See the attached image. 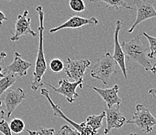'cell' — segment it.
<instances>
[{
  "mask_svg": "<svg viewBox=\"0 0 156 135\" xmlns=\"http://www.w3.org/2000/svg\"><path fill=\"white\" fill-rule=\"evenodd\" d=\"M37 12L39 16L40 26L38 27V34H39V44H38L37 55L35 69L34 71V79L31 82V89L37 91L40 87L44 86L43 79L44 75L47 71V63L45 60L44 52V12L41 5L37 7Z\"/></svg>",
  "mask_w": 156,
  "mask_h": 135,
  "instance_id": "1",
  "label": "cell"
},
{
  "mask_svg": "<svg viewBox=\"0 0 156 135\" xmlns=\"http://www.w3.org/2000/svg\"><path fill=\"white\" fill-rule=\"evenodd\" d=\"M124 55L130 61L136 62L141 65L146 72H151L156 74V63L152 65L147 58V48L143 44L141 40V35L127 41H124L121 44Z\"/></svg>",
  "mask_w": 156,
  "mask_h": 135,
  "instance_id": "2",
  "label": "cell"
},
{
  "mask_svg": "<svg viewBox=\"0 0 156 135\" xmlns=\"http://www.w3.org/2000/svg\"><path fill=\"white\" fill-rule=\"evenodd\" d=\"M117 65L113 55L107 52L96 59L91 69L90 75L93 79L100 81L103 85L106 86L112 75L117 73Z\"/></svg>",
  "mask_w": 156,
  "mask_h": 135,
  "instance_id": "3",
  "label": "cell"
},
{
  "mask_svg": "<svg viewBox=\"0 0 156 135\" xmlns=\"http://www.w3.org/2000/svg\"><path fill=\"white\" fill-rule=\"evenodd\" d=\"M126 123L135 125L139 130L144 133H151L153 130V127L156 126V118L144 105L137 104L132 119L127 120Z\"/></svg>",
  "mask_w": 156,
  "mask_h": 135,
  "instance_id": "4",
  "label": "cell"
},
{
  "mask_svg": "<svg viewBox=\"0 0 156 135\" xmlns=\"http://www.w3.org/2000/svg\"><path fill=\"white\" fill-rule=\"evenodd\" d=\"M49 93H50V92H49V91H48V89H41V96H44V97L48 99V101L49 102V103H50L51 106L52 110H53L54 116L62 118V119L65 120V121L67 122V123H69L71 126H73L74 128H75V130H77L81 135H99L98 131L93 130L91 127H89V126H87L85 122L81 123L80 124H78L76 122H74L73 120L69 119V118L62 111V109H61L59 105L55 104L53 101H52L51 98L50 97V94H49Z\"/></svg>",
  "mask_w": 156,
  "mask_h": 135,
  "instance_id": "5",
  "label": "cell"
},
{
  "mask_svg": "<svg viewBox=\"0 0 156 135\" xmlns=\"http://www.w3.org/2000/svg\"><path fill=\"white\" fill-rule=\"evenodd\" d=\"M83 82H84V79L72 82H69L66 79H62L58 82L59 87L55 88L53 86H51V84L47 83L46 82H44L43 81L44 85H47V86H49L55 92H57V93H58V94H61L65 96L66 100L69 103H72L76 101V98L79 96V94L76 92V89L79 86L82 89L83 87Z\"/></svg>",
  "mask_w": 156,
  "mask_h": 135,
  "instance_id": "6",
  "label": "cell"
},
{
  "mask_svg": "<svg viewBox=\"0 0 156 135\" xmlns=\"http://www.w3.org/2000/svg\"><path fill=\"white\" fill-rule=\"evenodd\" d=\"M137 9V17L133 25L128 30V34H131L136 27L141 23L156 17V10L153 6L152 0H133Z\"/></svg>",
  "mask_w": 156,
  "mask_h": 135,
  "instance_id": "7",
  "label": "cell"
},
{
  "mask_svg": "<svg viewBox=\"0 0 156 135\" xmlns=\"http://www.w3.org/2000/svg\"><path fill=\"white\" fill-rule=\"evenodd\" d=\"M26 93L21 88L7 89L0 97V101L3 102L6 108V116L9 118L13 113L16 108L23 101L26 99Z\"/></svg>",
  "mask_w": 156,
  "mask_h": 135,
  "instance_id": "8",
  "label": "cell"
},
{
  "mask_svg": "<svg viewBox=\"0 0 156 135\" xmlns=\"http://www.w3.org/2000/svg\"><path fill=\"white\" fill-rule=\"evenodd\" d=\"M90 65H91V62L88 59L72 60L71 58H69L65 62L64 72L68 77L74 79L75 82H77V81L83 79L85 72Z\"/></svg>",
  "mask_w": 156,
  "mask_h": 135,
  "instance_id": "9",
  "label": "cell"
},
{
  "mask_svg": "<svg viewBox=\"0 0 156 135\" xmlns=\"http://www.w3.org/2000/svg\"><path fill=\"white\" fill-rule=\"evenodd\" d=\"M28 10H25L23 14H20L15 23V33L10 37L11 41H19L21 37L31 36L36 37L37 34L31 29L30 18L28 17Z\"/></svg>",
  "mask_w": 156,
  "mask_h": 135,
  "instance_id": "10",
  "label": "cell"
},
{
  "mask_svg": "<svg viewBox=\"0 0 156 135\" xmlns=\"http://www.w3.org/2000/svg\"><path fill=\"white\" fill-rule=\"evenodd\" d=\"M104 112L106 120V126L103 131L104 134H108L112 129L120 128L126 123L127 120L120 111V106H114L110 109L106 107Z\"/></svg>",
  "mask_w": 156,
  "mask_h": 135,
  "instance_id": "11",
  "label": "cell"
},
{
  "mask_svg": "<svg viewBox=\"0 0 156 135\" xmlns=\"http://www.w3.org/2000/svg\"><path fill=\"white\" fill-rule=\"evenodd\" d=\"M123 23L120 20L116 21V27L114 30V51H113V58L114 61L117 62V65L120 67V70L122 71V73L124 75V77L126 79H127V67H126L125 62V55H124L123 49L121 48L120 42H119V33L121 30L122 26H123Z\"/></svg>",
  "mask_w": 156,
  "mask_h": 135,
  "instance_id": "12",
  "label": "cell"
},
{
  "mask_svg": "<svg viewBox=\"0 0 156 135\" xmlns=\"http://www.w3.org/2000/svg\"><path fill=\"white\" fill-rule=\"evenodd\" d=\"M97 24H99V21L96 17H91L88 19V18L78 16H74L69 18L61 26L51 29L49 33L55 34L63 29H78L84 26H96Z\"/></svg>",
  "mask_w": 156,
  "mask_h": 135,
  "instance_id": "13",
  "label": "cell"
},
{
  "mask_svg": "<svg viewBox=\"0 0 156 135\" xmlns=\"http://www.w3.org/2000/svg\"><path fill=\"white\" fill-rule=\"evenodd\" d=\"M32 66V63L23 59L19 52H15L13 62L4 69V74H12L16 76L22 78L27 75L28 69Z\"/></svg>",
  "mask_w": 156,
  "mask_h": 135,
  "instance_id": "14",
  "label": "cell"
},
{
  "mask_svg": "<svg viewBox=\"0 0 156 135\" xmlns=\"http://www.w3.org/2000/svg\"><path fill=\"white\" fill-rule=\"evenodd\" d=\"M92 89L100 95L109 109L114 106H120L121 104L122 100L118 96V92L120 89V86L118 85H114L113 87L110 89H100L95 86L92 87Z\"/></svg>",
  "mask_w": 156,
  "mask_h": 135,
  "instance_id": "15",
  "label": "cell"
},
{
  "mask_svg": "<svg viewBox=\"0 0 156 135\" xmlns=\"http://www.w3.org/2000/svg\"><path fill=\"white\" fill-rule=\"evenodd\" d=\"M106 116L105 112H102L99 115H90L88 116L86 120V124L91 127L95 131H98L99 129L101 128L102 124H103V119Z\"/></svg>",
  "mask_w": 156,
  "mask_h": 135,
  "instance_id": "16",
  "label": "cell"
},
{
  "mask_svg": "<svg viewBox=\"0 0 156 135\" xmlns=\"http://www.w3.org/2000/svg\"><path fill=\"white\" fill-rule=\"evenodd\" d=\"M91 2H105L106 4L107 8L110 9H118L120 8H124V9L133 10V8L130 5H127L124 0H90Z\"/></svg>",
  "mask_w": 156,
  "mask_h": 135,
  "instance_id": "17",
  "label": "cell"
},
{
  "mask_svg": "<svg viewBox=\"0 0 156 135\" xmlns=\"http://www.w3.org/2000/svg\"><path fill=\"white\" fill-rule=\"evenodd\" d=\"M16 81V76L12 74H6L5 77L0 79V97L4 92L13 86Z\"/></svg>",
  "mask_w": 156,
  "mask_h": 135,
  "instance_id": "18",
  "label": "cell"
},
{
  "mask_svg": "<svg viewBox=\"0 0 156 135\" xmlns=\"http://www.w3.org/2000/svg\"><path fill=\"white\" fill-rule=\"evenodd\" d=\"M12 133H20L25 130V123L20 118H14L9 124Z\"/></svg>",
  "mask_w": 156,
  "mask_h": 135,
  "instance_id": "19",
  "label": "cell"
},
{
  "mask_svg": "<svg viewBox=\"0 0 156 135\" xmlns=\"http://www.w3.org/2000/svg\"><path fill=\"white\" fill-rule=\"evenodd\" d=\"M142 35L147 38L150 45V52L147 54V58L149 59H154L156 58V37L150 36L145 32H143Z\"/></svg>",
  "mask_w": 156,
  "mask_h": 135,
  "instance_id": "20",
  "label": "cell"
},
{
  "mask_svg": "<svg viewBox=\"0 0 156 135\" xmlns=\"http://www.w3.org/2000/svg\"><path fill=\"white\" fill-rule=\"evenodd\" d=\"M50 69L55 73H60L65 69V64L58 58H54L50 62Z\"/></svg>",
  "mask_w": 156,
  "mask_h": 135,
  "instance_id": "21",
  "label": "cell"
},
{
  "mask_svg": "<svg viewBox=\"0 0 156 135\" xmlns=\"http://www.w3.org/2000/svg\"><path fill=\"white\" fill-rule=\"evenodd\" d=\"M69 6L75 12H80L86 9V4L83 0H70Z\"/></svg>",
  "mask_w": 156,
  "mask_h": 135,
  "instance_id": "22",
  "label": "cell"
},
{
  "mask_svg": "<svg viewBox=\"0 0 156 135\" xmlns=\"http://www.w3.org/2000/svg\"><path fill=\"white\" fill-rule=\"evenodd\" d=\"M27 133H28L29 135H59L58 133H55V129L52 128H43V127H40L38 131L35 130H26Z\"/></svg>",
  "mask_w": 156,
  "mask_h": 135,
  "instance_id": "23",
  "label": "cell"
},
{
  "mask_svg": "<svg viewBox=\"0 0 156 135\" xmlns=\"http://www.w3.org/2000/svg\"><path fill=\"white\" fill-rule=\"evenodd\" d=\"M58 133L62 135H81L77 130H73L68 125H63Z\"/></svg>",
  "mask_w": 156,
  "mask_h": 135,
  "instance_id": "24",
  "label": "cell"
},
{
  "mask_svg": "<svg viewBox=\"0 0 156 135\" xmlns=\"http://www.w3.org/2000/svg\"><path fill=\"white\" fill-rule=\"evenodd\" d=\"M0 133H2L3 135H12V131L9 128V123L5 120L0 121Z\"/></svg>",
  "mask_w": 156,
  "mask_h": 135,
  "instance_id": "25",
  "label": "cell"
},
{
  "mask_svg": "<svg viewBox=\"0 0 156 135\" xmlns=\"http://www.w3.org/2000/svg\"><path fill=\"white\" fill-rule=\"evenodd\" d=\"M8 20L7 17L5 16V14L2 12V11H0V26H2V24H3L4 21Z\"/></svg>",
  "mask_w": 156,
  "mask_h": 135,
  "instance_id": "26",
  "label": "cell"
},
{
  "mask_svg": "<svg viewBox=\"0 0 156 135\" xmlns=\"http://www.w3.org/2000/svg\"><path fill=\"white\" fill-rule=\"evenodd\" d=\"M1 106H2V102L0 101V121L5 120V111L1 109Z\"/></svg>",
  "mask_w": 156,
  "mask_h": 135,
  "instance_id": "27",
  "label": "cell"
},
{
  "mask_svg": "<svg viewBox=\"0 0 156 135\" xmlns=\"http://www.w3.org/2000/svg\"><path fill=\"white\" fill-rule=\"evenodd\" d=\"M148 93H149L150 95H151L153 97L156 98V89H155V88L150 89V90L148 91Z\"/></svg>",
  "mask_w": 156,
  "mask_h": 135,
  "instance_id": "28",
  "label": "cell"
},
{
  "mask_svg": "<svg viewBox=\"0 0 156 135\" xmlns=\"http://www.w3.org/2000/svg\"><path fill=\"white\" fill-rule=\"evenodd\" d=\"M6 56H7V55L5 52H0V62H2V60L3 59V58H6Z\"/></svg>",
  "mask_w": 156,
  "mask_h": 135,
  "instance_id": "29",
  "label": "cell"
},
{
  "mask_svg": "<svg viewBox=\"0 0 156 135\" xmlns=\"http://www.w3.org/2000/svg\"><path fill=\"white\" fill-rule=\"evenodd\" d=\"M2 71H3V69H2V67H0V79H2L3 77H5V74H4V72H2Z\"/></svg>",
  "mask_w": 156,
  "mask_h": 135,
  "instance_id": "30",
  "label": "cell"
},
{
  "mask_svg": "<svg viewBox=\"0 0 156 135\" xmlns=\"http://www.w3.org/2000/svg\"><path fill=\"white\" fill-rule=\"evenodd\" d=\"M129 135H137V134H136V133H130Z\"/></svg>",
  "mask_w": 156,
  "mask_h": 135,
  "instance_id": "31",
  "label": "cell"
},
{
  "mask_svg": "<svg viewBox=\"0 0 156 135\" xmlns=\"http://www.w3.org/2000/svg\"><path fill=\"white\" fill-rule=\"evenodd\" d=\"M4 1H8V2H10L11 0H4Z\"/></svg>",
  "mask_w": 156,
  "mask_h": 135,
  "instance_id": "32",
  "label": "cell"
}]
</instances>
